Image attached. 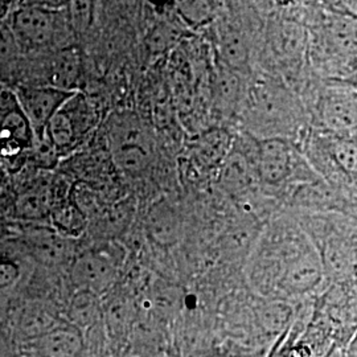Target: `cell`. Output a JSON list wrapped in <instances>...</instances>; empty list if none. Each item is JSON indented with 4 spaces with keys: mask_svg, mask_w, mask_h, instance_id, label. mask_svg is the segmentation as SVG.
<instances>
[{
    "mask_svg": "<svg viewBox=\"0 0 357 357\" xmlns=\"http://www.w3.org/2000/svg\"><path fill=\"white\" fill-rule=\"evenodd\" d=\"M8 23L23 53H44L69 47L64 43L70 24L69 10L28 3L17 7Z\"/></svg>",
    "mask_w": 357,
    "mask_h": 357,
    "instance_id": "cell-1",
    "label": "cell"
},
{
    "mask_svg": "<svg viewBox=\"0 0 357 357\" xmlns=\"http://www.w3.org/2000/svg\"><path fill=\"white\" fill-rule=\"evenodd\" d=\"M96 123V113L89 100L78 90L52 118L47 134L59 156L75 153Z\"/></svg>",
    "mask_w": 357,
    "mask_h": 357,
    "instance_id": "cell-2",
    "label": "cell"
},
{
    "mask_svg": "<svg viewBox=\"0 0 357 357\" xmlns=\"http://www.w3.org/2000/svg\"><path fill=\"white\" fill-rule=\"evenodd\" d=\"M324 277L319 252L303 243L293 255H284L277 284L286 294H306L315 290Z\"/></svg>",
    "mask_w": 357,
    "mask_h": 357,
    "instance_id": "cell-3",
    "label": "cell"
},
{
    "mask_svg": "<svg viewBox=\"0 0 357 357\" xmlns=\"http://www.w3.org/2000/svg\"><path fill=\"white\" fill-rule=\"evenodd\" d=\"M19 105L26 114L35 139L41 138L54 114L61 109L76 91L59 89L53 86H38L17 84L13 88ZM78 91V90H77Z\"/></svg>",
    "mask_w": 357,
    "mask_h": 357,
    "instance_id": "cell-4",
    "label": "cell"
},
{
    "mask_svg": "<svg viewBox=\"0 0 357 357\" xmlns=\"http://www.w3.org/2000/svg\"><path fill=\"white\" fill-rule=\"evenodd\" d=\"M320 40L327 54L348 64L357 59V16L339 4L323 15Z\"/></svg>",
    "mask_w": 357,
    "mask_h": 357,
    "instance_id": "cell-5",
    "label": "cell"
},
{
    "mask_svg": "<svg viewBox=\"0 0 357 357\" xmlns=\"http://www.w3.org/2000/svg\"><path fill=\"white\" fill-rule=\"evenodd\" d=\"M252 113L255 121L264 126L273 128L277 123L280 128H286L287 122H294L296 112L294 107L293 98L270 78H261L252 88Z\"/></svg>",
    "mask_w": 357,
    "mask_h": 357,
    "instance_id": "cell-6",
    "label": "cell"
},
{
    "mask_svg": "<svg viewBox=\"0 0 357 357\" xmlns=\"http://www.w3.org/2000/svg\"><path fill=\"white\" fill-rule=\"evenodd\" d=\"M118 261L109 249H90L72 265V281L82 293H100L114 281Z\"/></svg>",
    "mask_w": 357,
    "mask_h": 357,
    "instance_id": "cell-7",
    "label": "cell"
},
{
    "mask_svg": "<svg viewBox=\"0 0 357 357\" xmlns=\"http://www.w3.org/2000/svg\"><path fill=\"white\" fill-rule=\"evenodd\" d=\"M319 118L332 135H356L357 90L342 86L326 90L320 101Z\"/></svg>",
    "mask_w": 357,
    "mask_h": 357,
    "instance_id": "cell-8",
    "label": "cell"
},
{
    "mask_svg": "<svg viewBox=\"0 0 357 357\" xmlns=\"http://www.w3.org/2000/svg\"><path fill=\"white\" fill-rule=\"evenodd\" d=\"M295 153L283 138H266L259 142L255 159L258 178L268 185H278L293 174Z\"/></svg>",
    "mask_w": 357,
    "mask_h": 357,
    "instance_id": "cell-9",
    "label": "cell"
},
{
    "mask_svg": "<svg viewBox=\"0 0 357 357\" xmlns=\"http://www.w3.org/2000/svg\"><path fill=\"white\" fill-rule=\"evenodd\" d=\"M26 243L32 255L47 266L63 265L72 255L70 240L59 234L52 227H35L28 230Z\"/></svg>",
    "mask_w": 357,
    "mask_h": 357,
    "instance_id": "cell-10",
    "label": "cell"
},
{
    "mask_svg": "<svg viewBox=\"0 0 357 357\" xmlns=\"http://www.w3.org/2000/svg\"><path fill=\"white\" fill-rule=\"evenodd\" d=\"M31 345L38 357H78L84 342L78 327L73 324H57L45 332Z\"/></svg>",
    "mask_w": 357,
    "mask_h": 357,
    "instance_id": "cell-11",
    "label": "cell"
},
{
    "mask_svg": "<svg viewBox=\"0 0 357 357\" xmlns=\"http://www.w3.org/2000/svg\"><path fill=\"white\" fill-rule=\"evenodd\" d=\"M54 205L52 185L45 180H38L29 184L20 192L13 203V215L16 218L28 222L43 221L50 218Z\"/></svg>",
    "mask_w": 357,
    "mask_h": 357,
    "instance_id": "cell-12",
    "label": "cell"
},
{
    "mask_svg": "<svg viewBox=\"0 0 357 357\" xmlns=\"http://www.w3.org/2000/svg\"><path fill=\"white\" fill-rule=\"evenodd\" d=\"M47 84L59 89L77 91L76 82L79 73V56L76 48L69 45L61 50L53 51L45 65Z\"/></svg>",
    "mask_w": 357,
    "mask_h": 357,
    "instance_id": "cell-13",
    "label": "cell"
},
{
    "mask_svg": "<svg viewBox=\"0 0 357 357\" xmlns=\"http://www.w3.org/2000/svg\"><path fill=\"white\" fill-rule=\"evenodd\" d=\"M50 221L52 228L68 240L78 238L88 225L86 215L73 196L54 200Z\"/></svg>",
    "mask_w": 357,
    "mask_h": 357,
    "instance_id": "cell-14",
    "label": "cell"
},
{
    "mask_svg": "<svg viewBox=\"0 0 357 357\" xmlns=\"http://www.w3.org/2000/svg\"><path fill=\"white\" fill-rule=\"evenodd\" d=\"M23 54L8 20L0 19V84L13 88L11 81L20 73Z\"/></svg>",
    "mask_w": 357,
    "mask_h": 357,
    "instance_id": "cell-15",
    "label": "cell"
},
{
    "mask_svg": "<svg viewBox=\"0 0 357 357\" xmlns=\"http://www.w3.org/2000/svg\"><path fill=\"white\" fill-rule=\"evenodd\" d=\"M255 174L257 171L252 169L248 159L241 153H230L222 169V185L231 193L248 191L255 180Z\"/></svg>",
    "mask_w": 357,
    "mask_h": 357,
    "instance_id": "cell-16",
    "label": "cell"
},
{
    "mask_svg": "<svg viewBox=\"0 0 357 357\" xmlns=\"http://www.w3.org/2000/svg\"><path fill=\"white\" fill-rule=\"evenodd\" d=\"M327 150L332 163L337 167L345 176H357V141L355 138L339 137L331 134Z\"/></svg>",
    "mask_w": 357,
    "mask_h": 357,
    "instance_id": "cell-17",
    "label": "cell"
},
{
    "mask_svg": "<svg viewBox=\"0 0 357 357\" xmlns=\"http://www.w3.org/2000/svg\"><path fill=\"white\" fill-rule=\"evenodd\" d=\"M221 54L224 61L236 70L246 66L249 51L243 33L236 29L225 31L221 36Z\"/></svg>",
    "mask_w": 357,
    "mask_h": 357,
    "instance_id": "cell-18",
    "label": "cell"
},
{
    "mask_svg": "<svg viewBox=\"0 0 357 357\" xmlns=\"http://www.w3.org/2000/svg\"><path fill=\"white\" fill-rule=\"evenodd\" d=\"M61 160L56 147L53 146L48 134L35 139V144L29 153V163L41 171H51Z\"/></svg>",
    "mask_w": 357,
    "mask_h": 357,
    "instance_id": "cell-19",
    "label": "cell"
},
{
    "mask_svg": "<svg viewBox=\"0 0 357 357\" xmlns=\"http://www.w3.org/2000/svg\"><path fill=\"white\" fill-rule=\"evenodd\" d=\"M20 277V268L11 259L0 258V291L13 287Z\"/></svg>",
    "mask_w": 357,
    "mask_h": 357,
    "instance_id": "cell-20",
    "label": "cell"
},
{
    "mask_svg": "<svg viewBox=\"0 0 357 357\" xmlns=\"http://www.w3.org/2000/svg\"><path fill=\"white\" fill-rule=\"evenodd\" d=\"M19 106V101L13 88L0 84V126L6 121V118Z\"/></svg>",
    "mask_w": 357,
    "mask_h": 357,
    "instance_id": "cell-21",
    "label": "cell"
},
{
    "mask_svg": "<svg viewBox=\"0 0 357 357\" xmlns=\"http://www.w3.org/2000/svg\"><path fill=\"white\" fill-rule=\"evenodd\" d=\"M17 234H19V231L11 227L8 222L0 220V243L4 240L16 237Z\"/></svg>",
    "mask_w": 357,
    "mask_h": 357,
    "instance_id": "cell-22",
    "label": "cell"
},
{
    "mask_svg": "<svg viewBox=\"0 0 357 357\" xmlns=\"http://www.w3.org/2000/svg\"><path fill=\"white\" fill-rule=\"evenodd\" d=\"M345 11L352 13L357 16V1H344V3H339Z\"/></svg>",
    "mask_w": 357,
    "mask_h": 357,
    "instance_id": "cell-23",
    "label": "cell"
},
{
    "mask_svg": "<svg viewBox=\"0 0 357 357\" xmlns=\"http://www.w3.org/2000/svg\"><path fill=\"white\" fill-rule=\"evenodd\" d=\"M7 180H8V174L4 169V167L1 166V163H0V191L4 188Z\"/></svg>",
    "mask_w": 357,
    "mask_h": 357,
    "instance_id": "cell-24",
    "label": "cell"
},
{
    "mask_svg": "<svg viewBox=\"0 0 357 357\" xmlns=\"http://www.w3.org/2000/svg\"><path fill=\"white\" fill-rule=\"evenodd\" d=\"M220 357H240V356H233V355H225V356H220Z\"/></svg>",
    "mask_w": 357,
    "mask_h": 357,
    "instance_id": "cell-25",
    "label": "cell"
},
{
    "mask_svg": "<svg viewBox=\"0 0 357 357\" xmlns=\"http://www.w3.org/2000/svg\"><path fill=\"white\" fill-rule=\"evenodd\" d=\"M355 139H356V141H357V134H356V135H355Z\"/></svg>",
    "mask_w": 357,
    "mask_h": 357,
    "instance_id": "cell-26",
    "label": "cell"
}]
</instances>
